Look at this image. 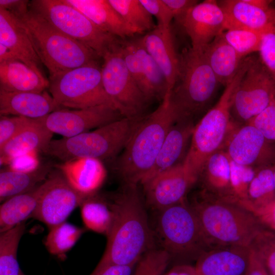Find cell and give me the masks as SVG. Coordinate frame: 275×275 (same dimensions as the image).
<instances>
[{
  "mask_svg": "<svg viewBox=\"0 0 275 275\" xmlns=\"http://www.w3.org/2000/svg\"><path fill=\"white\" fill-rule=\"evenodd\" d=\"M113 222L104 254L96 267L130 265L154 249V236L138 185L124 184L109 203Z\"/></svg>",
  "mask_w": 275,
  "mask_h": 275,
  "instance_id": "1",
  "label": "cell"
},
{
  "mask_svg": "<svg viewBox=\"0 0 275 275\" xmlns=\"http://www.w3.org/2000/svg\"><path fill=\"white\" fill-rule=\"evenodd\" d=\"M189 204L214 248L228 246L251 248L264 228L257 217L242 205L203 190Z\"/></svg>",
  "mask_w": 275,
  "mask_h": 275,
  "instance_id": "2",
  "label": "cell"
},
{
  "mask_svg": "<svg viewBox=\"0 0 275 275\" xmlns=\"http://www.w3.org/2000/svg\"><path fill=\"white\" fill-rule=\"evenodd\" d=\"M168 93L152 113L145 115L117 159L114 169L124 184H141L153 168L176 115Z\"/></svg>",
  "mask_w": 275,
  "mask_h": 275,
  "instance_id": "3",
  "label": "cell"
},
{
  "mask_svg": "<svg viewBox=\"0 0 275 275\" xmlns=\"http://www.w3.org/2000/svg\"><path fill=\"white\" fill-rule=\"evenodd\" d=\"M250 62L248 58L243 60L237 73L225 86L218 100L195 126L183 165L188 175L196 182L207 159L224 148L234 128L231 116L233 96Z\"/></svg>",
  "mask_w": 275,
  "mask_h": 275,
  "instance_id": "4",
  "label": "cell"
},
{
  "mask_svg": "<svg viewBox=\"0 0 275 275\" xmlns=\"http://www.w3.org/2000/svg\"><path fill=\"white\" fill-rule=\"evenodd\" d=\"M179 73L170 93L176 119L195 124L212 107L219 82L202 51L191 47L179 56Z\"/></svg>",
  "mask_w": 275,
  "mask_h": 275,
  "instance_id": "5",
  "label": "cell"
},
{
  "mask_svg": "<svg viewBox=\"0 0 275 275\" xmlns=\"http://www.w3.org/2000/svg\"><path fill=\"white\" fill-rule=\"evenodd\" d=\"M17 18V17H16ZM49 77L101 59L91 48L67 36L32 10L18 18Z\"/></svg>",
  "mask_w": 275,
  "mask_h": 275,
  "instance_id": "6",
  "label": "cell"
},
{
  "mask_svg": "<svg viewBox=\"0 0 275 275\" xmlns=\"http://www.w3.org/2000/svg\"><path fill=\"white\" fill-rule=\"evenodd\" d=\"M145 116L124 117L91 131L51 140L43 152L63 162L115 157L124 149Z\"/></svg>",
  "mask_w": 275,
  "mask_h": 275,
  "instance_id": "7",
  "label": "cell"
},
{
  "mask_svg": "<svg viewBox=\"0 0 275 275\" xmlns=\"http://www.w3.org/2000/svg\"><path fill=\"white\" fill-rule=\"evenodd\" d=\"M158 211L155 233L161 249L171 257L197 260L214 249L186 199Z\"/></svg>",
  "mask_w": 275,
  "mask_h": 275,
  "instance_id": "8",
  "label": "cell"
},
{
  "mask_svg": "<svg viewBox=\"0 0 275 275\" xmlns=\"http://www.w3.org/2000/svg\"><path fill=\"white\" fill-rule=\"evenodd\" d=\"M29 9L56 29L95 51L102 59L122 39L102 30L65 0H33Z\"/></svg>",
  "mask_w": 275,
  "mask_h": 275,
  "instance_id": "9",
  "label": "cell"
},
{
  "mask_svg": "<svg viewBox=\"0 0 275 275\" xmlns=\"http://www.w3.org/2000/svg\"><path fill=\"white\" fill-rule=\"evenodd\" d=\"M49 80L51 95L62 108L78 109L104 104L116 108L104 90L98 62L58 74Z\"/></svg>",
  "mask_w": 275,
  "mask_h": 275,
  "instance_id": "10",
  "label": "cell"
},
{
  "mask_svg": "<svg viewBox=\"0 0 275 275\" xmlns=\"http://www.w3.org/2000/svg\"><path fill=\"white\" fill-rule=\"evenodd\" d=\"M274 96L275 80L259 57H252L233 96L231 111L233 126L249 123L271 103Z\"/></svg>",
  "mask_w": 275,
  "mask_h": 275,
  "instance_id": "11",
  "label": "cell"
},
{
  "mask_svg": "<svg viewBox=\"0 0 275 275\" xmlns=\"http://www.w3.org/2000/svg\"><path fill=\"white\" fill-rule=\"evenodd\" d=\"M121 44L122 42L102 58L103 85L115 107L124 117L142 116L149 101L125 64Z\"/></svg>",
  "mask_w": 275,
  "mask_h": 275,
  "instance_id": "12",
  "label": "cell"
},
{
  "mask_svg": "<svg viewBox=\"0 0 275 275\" xmlns=\"http://www.w3.org/2000/svg\"><path fill=\"white\" fill-rule=\"evenodd\" d=\"M39 189L38 205L33 218L44 223L49 229L66 222L87 199L71 186L56 168L51 171Z\"/></svg>",
  "mask_w": 275,
  "mask_h": 275,
  "instance_id": "13",
  "label": "cell"
},
{
  "mask_svg": "<svg viewBox=\"0 0 275 275\" xmlns=\"http://www.w3.org/2000/svg\"><path fill=\"white\" fill-rule=\"evenodd\" d=\"M123 118L116 108L104 104L78 109L63 108L37 119L53 133L70 138Z\"/></svg>",
  "mask_w": 275,
  "mask_h": 275,
  "instance_id": "14",
  "label": "cell"
},
{
  "mask_svg": "<svg viewBox=\"0 0 275 275\" xmlns=\"http://www.w3.org/2000/svg\"><path fill=\"white\" fill-rule=\"evenodd\" d=\"M191 41V48L202 51L225 30V16L218 1L205 0L191 7L178 21Z\"/></svg>",
  "mask_w": 275,
  "mask_h": 275,
  "instance_id": "15",
  "label": "cell"
},
{
  "mask_svg": "<svg viewBox=\"0 0 275 275\" xmlns=\"http://www.w3.org/2000/svg\"><path fill=\"white\" fill-rule=\"evenodd\" d=\"M196 182L182 163L156 175L142 185L146 203L159 211L185 199L187 192Z\"/></svg>",
  "mask_w": 275,
  "mask_h": 275,
  "instance_id": "16",
  "label": "cell"
},
{
  "mask_svg": "<svg viewBox=\"0 0 275 275\" xmlns=\"http://www.w3.org/2000/svg\"><path fill=\"white\" fill-rule=\"evenodd\" d=\"M218 3L225 14V30L246 29L264 32L275 26L272 1L224 0Z\"/></svg>",
  "mask_w": 275,
  "mask_h": 275,
  "instance_id": "17",
  "label": "cell"
},
{
  "mask_svg": "<svg viewBox=\"0 0 275 275\" xmlns=\"http://www.w3.org/2000/svg\"><path fill=\"white\" fill-rule=\"evenodd\" d=\"M269 143L255 127L246 124L232 129L224 150L236 163L254 168L267 159Z\"/></svg>",
  "mask_w": 275,
  "mask_h": 275,
  "instance_id": "18",
  "label": "cell"
},
{
  "mask_svg": "<svg viewBox=\"0 0 275 275\" xmlns=\"http://www.w3.org/2000/svg\"><path fill=\"white\" fill-rule=\"evenodd\" d=\"M195 125L190 120L176 119L167 133L153 168L141 184L183 162Z\"/></svg>",
  "mask_w": 275,
  "mask_h": 275,
  "instance_id": "19",
  "label": "cell"
},
{
  "mask_svg": "<svg viewBox=\"0 0 275 275\" xmlns=\"http://www.w3.org/2000/svg\"><path fill=\"white\" fill-rule=\"evenodd\" d=\"M144 48L162 71L171 92L179 69V56L177 53L171 26L157 25L140 38Z\"/></svg>",
  "mask_w": 275,
  "mask_h": 275,
  "instance_id": "20",
  "label": "cell"
},
{
  "mask_svg": "<svg viewBox=\"0 0 275 275\" xmlns=\"http://www.w3.org/2000/svg\"><path fill=\"white\" fill-rule=\"evenodd\" d=\"M251 248L217 247L202 254L194 266L198 275H244Z\"/></svg>",
  "mask_w": 275,
  "mask_h": 275,
  "instance_id": "21",
  "label": "cell"
},
{
  "mask_svg": "<svg viewBox=\"0 0 275 275\" xmlns=\"http://www.w3.org/2000/svg\"><path fill=\"white\" fill-rule=\"evenodd\" d=\"M63 108L48 92H7L0 90L1 116L14 115L33 119Z\"/></svg>",
  "mask_w": 275,
  "mask_h": 275,
  "instance_id": "22",
  "label": "cell"
},
{
  "mask_svg": "<svg viewBox=\"0 0 275 275\" xmlns=\"http://www.w3.org/2000/svg\"><path fill=\"white\" fill-rule=\"evenodd\" d=\"M0 43L9 48L15 58L31 68L41 71L42 63L21 21L0 7Z\"/></svg>",
  "mask_w": 275,
  "mask_h": 275,
  "instance_id": "23",
  "label": "cell"
},
{
  "mask_svg": "<svg viewBox=\"0 0 275 275\" xmlns=\"http://www.w3.org/2000/svg\"><path fill=\"white\" fill-rule=\"evenodd\" d=\"M71 186L88 198L95 195L105 178L104 168L99 160L82 158L56 166Z\"/></svg>",
  "mask_w": 275,
  "mask_h": 275,
  "instance_id": "24",
  "label": "cell"
},
{
  "mask_svg": "<svg viewBox=\"0 0 275 275\" xmlns=\"http://www.w3.org/2000/svg\"><path fill=\"white\" fill-rule=\"evenodd\" d=\"M49 80L18 60L0 63V90L7 92L41 93L49 88Z\"/></svg>",
  "mask_w": 275,
  "mask_h": 275,
  "instance_id": "25",
  "label": "cell"
},
{
  "mask_svg": "<svg viewBox=\"0 0 275 275\" xmlns=\"http://www.w3.org/2000/svg\"><path fill=\"white\" fill-rule=\"evenodd\" d=\"M104 32L121 39L135 34L127 25L108 0H65Z\"/></svg>",
  "mask_w": 275,
  "mask_h": 275,
  "instance_id": "26",
  "label": "cell"
},
{
  "mask_svg": "<svg viewBox=\"0 0 275 275\" xmlns=\"http://www.w3.org/2000/svg\"><path fill=\"white\" fill-rule=\"evenodd\" d=\"M53 133L37 119L0 148L1 164H8L18 155L32 151L44 152Z\"/></svg>",
  "mask_w": 275,
  "mask_h": 275,
  "instance_id": "27",
  "label": "cell"
},
{
  "mask_svg": "<svg viewBox=\"0 0 275 275\" xmlns=\"http://www.w3.org/2000/svg\"><path fill=\"white\" fill-rule=\"evenodd\" d=\"M200 178L202 181L203 190L219 198L234 202L230 187V160L223 149L207 159Z\"/></svg>",
  "mask_w": 275,
  "mask_h": 275,
  "instance_id": "28",
  "label": "cell"
},
{
  "mask_svg": "<svg viewBox=\"0 0 275 275\" xmlns=\"http://www.w3.org/2000/svg\"><path fill=\"white\" fill-rule=\"evenodd\" d=\"M202 51L218 82L225 87L237 73L244 59L240 57L222 35Z\"/></svg>",
  "mask_w": 275,
  "mask_h": 275,
  "instance_id": "29",
  "label": "cell"
},
{
  "mask_svg": "<svg viewBox=\"0 0 275 275\" xmlns=\"http://www.w3.org/2000/svg\"><path fill=\"white\" fill-rule=\"evenodd\" d=\"M51 164L45 163L30 172H19L10 169L0 172V202L31 191L42 183L52 170Z\"/></svg>",
  "mask_w": 275,
  "mask_h": 275,
  "instance_id": "30",
  "label": "cell"
},
{
  "mask_svg": "<svg viewBox=\"0 0 275 275\" xmlns=\"http://www.w3.org/2000/svg\"><path fill=\"white\" fill-rule=\"evenodd\" d=\"M39 186L2 202L0 206V233L33 218L38 203Z\"/></svg>",
  "mask_w": 275,
  "mask_h": 275,
  "instance_id": "31",
  "label": "cell"
},
{
  "mask_svg": "<svg viewBox=\"0 0 275 275\" xmlns=\"http://www.w3.org/2000/svg\"><path fill=\"white\" fill-rule=\"evenodd\" d=\"M80 207L81 217L85 228L107 236L113 218L109 203L95 195L85 200Z\"/></svg>",
  "mask_w": 275,
  "mask_h": 275,
  "instance_id": "32",
  "label": "cell"
},
{
  "mask_svg": "<svg viewBox=\"0 0 275 275\" xmlns=\"http://www.w3.org/2000/svg\"><path fill=\"white\" fill-rule=\"evenodd\" d=\"M112 7L135 34L154 29L152 16L140 0H108Z\"/></svg>",
  "mask_w": 275,
  "mask_h": 275,
  "instance_id": "33",
  "label": "cell"
},
{
  "mask_svg": "<svg viewBox=\"0 0 275 275\" xmlns=\"http://www.w3.org/2000/svg\"><path fill=\"white\" fill-rule=\"evenodd\" d=\"M275 199V183L272 168H263L256 172L248 188L245 208L254 213Z\"/></svg>",
  "mask_w": 275,
  "mask_h": 275,
  "instance_id": "34",
  "label": "cell"
},
{
  "mask_svg": "<svg viewBox=\"0 0 275 275\" xmlns=\"http://www.w3.org/2000/svg\"><path fill=\"white\" fill-rule=\"evenodd\" d=\"M25 229L22 223L0 234V275H20L17 259L19 241Z\"/></svg>",
  "mask_w": 275,
  "mask_h": 275,
  "instance_id": "35",
  "label": "cell"
},
{
  "mask_svg": "<svg viewBox=\"0 0 275 275\" xmlns=\"http://www.w3.org/2000/svg\"><path fill=\"white\" fill-rule=\"evenodd\" d=\"M44 243L51 255L63 258L75 244L82 234L84 228L66 222L49 229Z\"/></svg>",
  "mask_w": 275,
  "mask_h": 275,
  "instance_id": "36",
  "label": "cell"
},
{
  "mask_svg": "<svg viewBox=\"0 0 275 275\" xmlns=\"http://www.w3.org/2000/svg\"><path fill=\"white\" fill-rule=\"evenodd\" d=\"M144 74L142 91L148 101H162L169 91L166 77L145 49L143 56Z\"/></svg>",
  "mask_w": 275,
  "mask_h": 275,
  "instance_id": "37",
  "label": "cell"
},
{
  "mask_svg": "<svg viewBox=\"0 0 275 275\" xmlns=\"http://www.w3.org/2000/svg\"><path fill=\"white\" fill-rule=\"evenodd\" d=\"M246 29H231L221 35L225 41L244 59L255 52H258L262 33Z\"/></svg>",
  "mask_w": 275,
  "mask_h": 275,
  "instance_id": "38",
  "label": "cell"
},
{
  "mask_svg": "<svg viewBox=\"0 0 275 275\" xmlns=\"http://www.w3.org/2000/svg\"><path fill=\"white\" fill-rule=\"evenodd\" d=\"M230 187L234 202L244 207L248 200V188L256 171L253 168L238 164L229 158Z\"/></svg>",
  "mask_w": 275,
  "mask_h": 275,
  "instance_id": "39",
  "label": "cell"
},
{
  "mask_svg": "<svg viewBox=\"0 0 275 275\" xmlns=\"http://www.w3.org/2000/svg\"><path fill=\"white\" fill-rule=\"evenodd\" d=\"M171 258L163 250L154 248L140 259L132 275H163Z\"/></svg>",
  "mask_w": 275,
  "mask_h": 275,
  "instance_id": "40",
  "label": "cell"
},
{
  "mask_svg": "<svg viewBox=\"0 0 275 275\" xmlns=\"http://www.w3.org/2000/svg\"><path fill=\"white\" fill-rule=\"evenodd\" d=\"M251 248L261 259L270 275H275V232L264 228Z\"/></svg>",
  "mask_w": 275,
  "mask_h": 275,
  "instance_id": "41",
  "label": "cell"
},
{
  "mask_svg": "<svg viewBox=\"0 0 275 275\" xmlns=\"http://www.w3.org/2000/svg\"><path fill=\"white\" fill-rule=\"evenodd\" d=\"M258 52L260 61L275 80V26L263 32Z\"/></svg>",
  "mask_w": 275,
  "mask_h": 275,
  "instance_id": "42",
  "label": "cell"
},
{
  "mask_svg": "<svg viewBox=\"0 0 275 275\" xmlns=\"http://www.w3.org/2000/svg\"><path fill=\"white\" fill-rule=\"evenodd\" d=\"M33 121V119L21 116H1L0 148Z\"/></svg>",
  "mask_w": 275,
  "mask_h": 275,
  "instance_id": "43",
  "label": "cell"
},
{
  "mask_svg": "<svg viewBox=\"0 0 275 275\" xmlns=\"http://www.w3.org/2000/svg\"><path fill=\"white\" fill-rule=\"evenodd\" d=\"M258 129L269 142H275V102L271 103L249 123Z\"/></svg>",
  "mask_w": 275,
  "mask_h": 275,
  "instance_id": "44",
  "label": "cell"
},
{
  "mask_svg": "<svg viewBox=\"0 0 275 275\" xmlns=\"http://www.w3.org/2000/svg\"><path fill=\"white\" fill-rule=\"evenodd\" d=\"M141 3L157 20L158 25L170 26L174 18L169 8L162 0H140Z\"/></svg>",
  "mask_w": 275,
  "mask_h": 275,
  "instance_id": "45",
  "label": "cell"
},
{
  "mask_svg": "<svg viewBox=\"0 0 275 275\" xmlns=\"http://www.w3.org/2000/svg\"><path fill=\"white\" fill-rule=\"evenodd\" d=\"M37 151H32L16 156L8 162L9 169L19 172H30L40 165Z\"/></svg>",
  "mask_w": 275,
  "mask_h": 275,
  "instance_id": "46",
  "label": "cell"
},
{
  "mask_svg": "<svg viewBox=\"0 0 275 275\" xmlns=\"http://www.w3.org/2000/svg\"><path fill=\"white\" fill-rule=\"evenodd\" d=\"M253 213L265 228L275 232V199Z\"/></svg>",
  "mask_w": 275,
  "mask_h": 275,
  "instance_id": "47",
  "label": "cell"
},
{
  "mask_svg": "<svg viewBox=\"0 0 275 275\" xmlns=\"http://www.w3.org/2000/svg\"><path fill=\"white\" fill-rule=\"evenodd\" d=\"M137 263L126 265H108L96 267L90 275H132Z\"/></svg>",
  "mask_w": 275,
  "mask_h": 275,
  "instance_id": "48",
  "label": "cell"
},
{
  "mask_svg": "<svg viewBox=\"0 0 275 275\" xmlns=\"http://www.w3.org/2000/svg\"><path fill=\"white\" fill-rule=\"evenodd\" d=\"M169 8L174 18L179 21L187 11L198 3L195 0H162Z\"/></svg>",
  "mask_w": 275,
  "mask_h": 275,
  "instance_id": "49",
  "label": "cell"
},
{
  "mask_svg": "<svg viewBox=\"0 0 275 275\" xmlns=\"http://www.w3.org/2000/svg\"><path fill=\"white\" fill-rule=\"evenodd\" d=\"M30 2L26 0H0V7L19 18L29 11Z\"/></svg>",
  "mask_w": 275,
  "mask_h": 275,
  "instance_id": "50",
  "label": "cell"
},
{
  "mask_svg": "<svg viewBox=\"0 0 275 275\" xmlns=\"http://www.w3.org/2000/svg\"><path fill=\"white\" fill-rule=\"evenodd\" d=\"M244 275H270L261 259L251 248L249 265Z\"/></svg>",
  "mask_w": 275,
  "mask_h": 275,
  "instance_id": "51",
  "label": "cell"
},
{
  "mask_svg": "<svg viewBox=\"0 0 275 275\" xmlns=\"http://www.w3.org/2000/svg\"><path fill=\"white\" fill-rule=\"evenodd\" d=\"M163 275H198L194 266L180 264L173 266Z\"/></svg>",
  "mask_w": 275,
  "mask_h": 275,
  "instance_id": "52",
  "label": "cell"
},
{
  "mask_svg": "<svg viewBox=\"0 0 275 275\" xmlns=\"http://www.w3.org/2000/svg\"><path fill=\"white\" fill-rule=\"evenodd\" d=\"M17 60L10 50L0 43V63Z\"/></svg>",
  "mask_w": 275,
  "mask_h": 275,
  "instance_id": "53",
  "label": "cell"
},
{
  "mask_svg": "<svg viewBox=\"0 0 275 275\" xmlns=\"http://www.w3.org/2000/svg\"><path fill=\"white\" fill-rule=\"evenodd\" d=\"M273 173V178H274V181L275 183V166L273 168H272Z\"/></svg>",
  "mask_w": 275,
  "mask_h": 275,
  "instance_id": "54",
  "label": "cell"
},
{
  "mask_svg": "<svg viewBox=\"0 0 275 275\" xmlns=\"http://www.w3.org/2000/svg\"><path fill=\"white\" fill-rule=\"evenodd\" d=\"M20 275H25L22 271H21Z\"/></svg>",
  "mask_w": 275,
  "mask_h": 275,
  "instance_id": "55",
  "label": "cell"
},
{
  "mask_svg": "<svg viewBox=\"0 0 275 275\" xmlns=\"http://www.w3.org/2000/svg\"><path fill=\"white\" fill-rule=\"evenodd\" d=\"M274 102H275V96H274Z\"/></svg>",
  "mask_w": 275,
  "mask_h": 275,
  "instance_id": "56",
  "label": "cell"
},
{
  "mask_svg": "<svg viewBox=\"0 0 275 275\" xmlns=\"http://www.w3.org/2000/svg\"><path fill=\"white\" fill-rule=\"evenodd\" d=\"M275 3V2H274Z\"/></svg>",
  "mask_w": 275,
  "mask_h": 275,
  "instance_id": "57",
  "label": "cell"
}]
</instances>
